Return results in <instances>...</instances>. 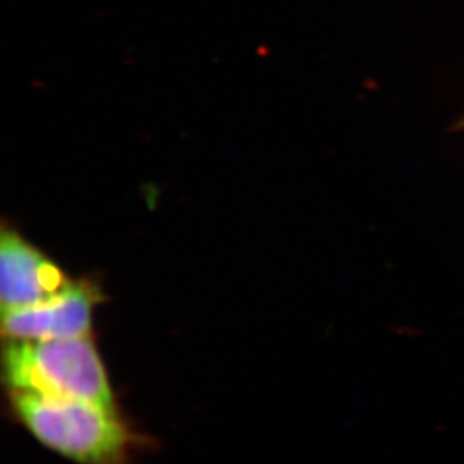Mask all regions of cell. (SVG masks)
Segmentation results:
<instances>
[{
    "instance_id": "cell-1",
    "label": "cell",
    "mask_w": 464,
    "mask_h": 464,
    "mask_svg": "<svg viewBox=\"0 0 464 464\" xmlns=\"http://www.w3.org/2000/svg\"><path fill=\"white\" fill-rule=\"evenodd\" d=\"M4 372L13 392L83 400L118 412L102 358L88 337L9 338Z\"/></svg>"
},
{
    "instance_id": "cell-2",
    "label": "cell",
    "mask_w": 464,
    "mask_h": 464,
    "mask_svg": "<svg viewBox=\"0 0 464 464\" xmlns=\"http://www.w3.org/2000/svg\"><path fill=\"white\" fill-rule=\"evenodd\" d=\"M11 394L15 415L53 451L77 464H130L131 436L118 412L83 400Z\"/></svg>"
},
{
    "instance_id": "cell-3",
    "label": "cell",
    "mask_w": 464,
    "mask_h": 464,
    "mask_svg": "<svg viewBox=\"0 0 464 464\" xmlns=\"http://www.w3.org/2000/svg\"><path fill=\"white\" fill-rule=\"evenodd\" d=\"M71 280L43 251L4 227L0 239V299L2 310L34 307L56 298Z\"/></svg>"
},
{
    "instance_id": "cell-4",
    "label": "cell",
    "mask_w": 464,
    "mask_h": 464,
    "mask_svg": "<svg viewBox=\"0 0 464 464\" xmlns=\"http://www.w3.org/2000/svg\"><path fill=\"white\" fill-rule=\"evenodd\" d=\"M97 301L95 285L71 281L62 294L47 303L5 311V335L18 340L88 337Z\"/></svg>"
}]
</instances>
